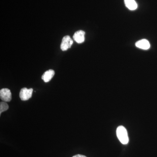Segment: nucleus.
Wrapping results in <instances>:
<instances>
[{
	"mask_svg": "<svg viewBox=\"0 0 157 157\" xmlns=\"http://www.w3.org/2000/svg\"><path fill=\"white\" fill-rule=\"evenodd\" d=\"M54 75L55 71L52 70H49L44 73L42 76V78L45 82H47L51 80Z\"/></svg>",
	"mask_w": 157,
	"mask_h": 157,
	"instance_id": "obj_7",
	"label": "nucleus"
},
{
	"mask_svg": "<svg viewBox=\"0 0 157 157\" xmlns=\"http://www.w3.org/2000/svg\"><path fill=\"white\" fill-rule=\"evenodd\" d=\"M126 7L129 10L134 11L137 8V4L135 0H124Z\"/></svg>",
	"mask_w": 157,
	"mask_h": 157,
	"instance_id": "obj_8",
	"label": "nucleus"
},
{
	"mask_svg": "<svg viewBox=\"0 0 157 157\" xmlns=\"http://www.w3.org/2000/svg\"><path fill=\"white\" fill-rule=\"evenodd\" d=\"M9 108V105L6 102H1L0 103V114L1 115L2 113L6 111Z\"/></svg>",
	"mask_w": 157,
	"mask_h": 157,
	"instance_id": "obj_9",
	"label": "nucleus"
},
{
	"mask_svg": "<svg viewBox=\"0 0 157 157\" xmlns=\"http://www.w3.org/2000/svg\"><path fill=\"white\" fill-rule=\"evenodd\" d=\"M136 47L140 49L147 50L150 47V44L148 40L143 39L137 41L135 44Z\"/></svg>",
	"mask_w": 157,
	"mask_h": 157,
	"instance_id": "obj_6",
	"label": "nucleus"
},
{
	"mask_svg": "<svg viewBox=\"0 0 157 157\" xmlns=\"http://www.w3.org/2000/svg\"><path fill=\"white\" fill-rule=\"evenodd\" d=\"M85 33L83 31H77L73 36V39L78 43H82L84 42Z\"/></svg>",
	"mask_w": 157,
	"mask_h": 157,
	"instance_id": "obj_5",
	"label": "nucleus"
},
{
	"mask_svg": "<svg viewBox=\"0 0 157 157\" xmlns=\"http://www.w3.org/2000/svg\"><path fill=\"white\" fill-rule=\"evenodd\" d=\"M33 91L32 88L28 89L25 87L21 89L19 94L20 98L23 101H27L32 97Z\"/></svg>",
	"mask_w": 157,
	"mask_h": 157,
	"instance_id": "obj_3",
	"label": "nucleus"
},
{
	"mask_svg": "<svg viewBox=\"0 0 157 157\" xmlns=\"http://www.w3.org/2000/svg\"><path fill=\"white\" fill-rule=\"evenodd\" d=\"M73 44V41L70 36H66L62 39L60 48L62 51H66L71 47Z\"/></svg>",
	"mask_w": 157,
	"mask_h": 157,
	"instance_id": "obj_2",
	"label": "nucleus"
},
{
	"mask_svg": "<svg viewBox=\"0 0 157 157\" xmlns=\"http://www.w3.org/2000/svg\"><path fill=\"white\" fill-rule=\"evenodd\" d=\"M117 135L121 143L126 144L128 143L129 138L126 129L123 126H120L117 129Z\"/></svg>",
	"mask_w": 157,
	"mask_h": 157,
	"instance_id": "obj_1",
	"label": "nucleus"
},
{
	"mask_svg": "<svg viewBox=\"0 0 157 157\" xmlns=\"http://www.w3.org/2000/svg\"><path fill=\"white\" fill-rule=\"evenodd\" d=\"M87 157L86 156L83 155H75L73 156V157Z\"/></svg>",
	"mask_w": 157,
	"mask_h": 157,
	"instance_id": "obj_10",
	"label": "nucleus"
},
{
	"mask_svg": "<svg viewBox=\"0 0 157 157\" xmlns=\"http://www.w3.org/2000/svg\"><path fill=\"white\" fill-rule=\"evenodd\" d=\"M0 97L1 100L4 102H10L12 98L11 91L9 89H2L0 90Z\"/></svg>",
	"mask_w": 157,
	"mask_h": 157,
	"instance_id": "obj_4",
	"label": "nucleus"
}]
</instances>
